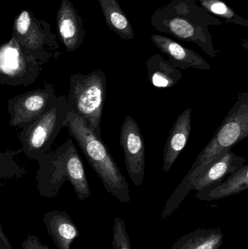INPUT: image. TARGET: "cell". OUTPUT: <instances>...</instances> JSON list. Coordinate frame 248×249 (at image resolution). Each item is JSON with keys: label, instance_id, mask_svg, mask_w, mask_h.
Listing matches in <instances>:
<instances>
[{"label": "cell", "instance_id": "obj_7", "mask_svg": "<svg viewBox=\"0 0 248 249\" xmlns=\"http://www.w3.org/2000/svg\"><path fill=\"white\" fill-rule=\"evenodd\" d=\"M13 37L22 48L38 62L44 65L57 60L62 52L56 35L45 20H39L31 10H22L15 18Z\"/></svg>", "mask_w": 248, "mask_h": 249}, {"label": "cell", "instance_id": "obj_24", "mask_svg": "<svg viewBox=\"0 0 248 249\" xmlns=\"http://www.w3.org/2000/svg\"><path fill=\"white\" fill-rule=\"evenodd\" d=\"M0 249H13L0 223Z\"/></svg>", "mask_w": 248, "mask_h": 249}, {"label": "cell", "instance_id": "obj_21", "mask_svg": "<svg viewBox=\"0 0 248 249\" xmlns=\"http://www.w3.org/2000/svg\"><path fill=\"white\" fill-rule=\"evenodd\" d=\"M22 152L8 150L0 152V178L3 180L17 179L26 174V170L18 163L17 156ZM2 185L0 182V186Z\"/></svg>", "mask_w": 248, "mask_h": 249}, {"label": "cell", "instance_id": "obj_4", "mask_svg": "<svg viewBox=\"0 0 248 249\" xmlns=\"http://www.w3.org/2000/svg\"><path fill=\"white\" fill-rule=\"evenodd\" d=\"M64 127L77 142L107 193L121 203H129V184L101 139L82 117L71 112H68Z\"/></svg>", "mask_w": 248, "mask_h": 249}, {"label": "cell", "instance_id": "obj_10", "mask_svg": "<svg viewBox=\"0 0 248 249\" xmlns=\"http://www.w3.org/2000/svg\"><path fill=\"white\" fill-rule=\"evenodd\" d=\"M120 145L130 178L136 187H140L145 174V144L139 125L131 115L125 117L121 127Z\"/></svg>", "mask_w": 248, "mask_h": 249}, {"label": "cell", "instance_id": "obj_13", "mask_svg": "<svg viewBox=\"0 0 248 249\" xmlns=\"http://www.w3.org/2000/svg\"><path fill=\"white\" fill-rule=\"evenodd\" d=\"M246 162V158L229 150L218 159L213 161L192 181L189 187V193L192 190L200 191L205 187L225 179L238 171Z\"/></svg>", "mask_w": 248, "mask_h": 249}, {"label": "cell", "instance_id": "obj_15", "mask_svg": "<svg viewBox=\"0 0 248 249\" xmlns=\"http://www.w3.org/2000/svg\"><path fill=\"white\" fill-rule=\"evenodd\" d=\"M42 222L58 249H71L74 240L80 236L77 225L66 212L50 211L44 215Z\"/></svg>", "mask_w": 248, "mask_h": 249}, {"label": "cell", "instance_id": "obj_19", "mask_svg": "<svg viewBox=\"0 0 248 249\" xmlns=\"http://www.w3.org/2000/svg\"><path fill=\"white\" fill-rule=\"evenodd\" d=\"M108 28L123 40L134 39L133 28L117 0H99Z\"/></svg>", "mask_w": 248, "mask_h": 249}, {"label": "cell", "instance_id": "obj_1", "mask_svg": "<svg viewBox=\"0 0 248 249\" xmlns=\"http://www.w3.org/2000/svg\"><path fill=\"white\" fill-rule=\"evenodd\" d=\"M248 137V93L237 94L234 106L209 143L198 155L190 170L166 203L162 220L174 213L189 194V187L209 164Z\"/></svg>", "mask_w": 248, "mask_h": 249}, {"label": "cell", "instance_id": "obj_5", "mask_svg": "<svg viewBox=\"0 0 248 249\" xmlns=\"http://www.w3.org/2000/svg\"><path fill=\"white\" fill-rule=\"evenodd\" d=\"M106 93V78L103 70H96L88 74L77 73L70 77L66 96L68 110L82 117L100 138Z\"/></svg>", "mask_w": 248, "mask_h": 249}, {"label": "cell", "instance_id": "obj_11", "mask_svg": "<svg viewBox=\"0 0 248 249\" xmlns=\"http://www.w3.org/2000/svg\"><path fill=\"white\" fill-rule=\"evenodd\" d=\"M57 29L67 52L77 51L84 42V21L70 0H61L56 16Z\"/></svg>", "mask_w": 248, "mask_h": 249}, {"label": "cell", "instance_id": "obj_16", "mask_svg": "<svg viewBox=\"0 0 248 249\" xmlns=\"http://www.w3.org/2000/svg\"><path fill=\"white\" fill-rule=\"evenodd\" d=\"M248 189V165L245 164L225 179L198 191L196 197L204 201H214L239 194Z\"/></svg>", "mask_w": 248, "mask_h": 249}, {"label": "cell", "instance_id": "obj_14", "mask_svg": "<svg viewBox=\"0 0 248 249\" xmlns=\"http://www.w3.org/2000/svg\"><path fill=\"white\" fill-rule=\"evenodd\" d=\"M192 108L187 107L179 115L169 133L164 148L163 171L169 172L186 146L192 130Z\"/></svg>", "mask_w": 248, "mask_h": 249}, {"label": "cell", "instance_id": "obj_2", "mask_svg": "<svg viewBox=\"0 0 248 249\" xmlns=\"http://www.w3.org/2000/svg\"><path fill=\"white\" fill-rule=\"evenodd\" d=\"M150 22L158 32L196 44L211 58H216L220 53L214 48L209 27L221 26L222 21L197 0H170L154 12Z\"/></svg>", "mask_w": 248, "mask_h": 249}, {"label": "cell", "instance_id": "obj_22", "mask_svg": "<svg viewBox=\"0 0 248 249\" xmlns=\"http://www.w3.org/2000/svg\"><path fill=\"white\" fill-rule=\"evenodd\" d=\"M112 247L113 249H132L125 222L119 217L115 219Z\"/></svg>", "mask_w": 248, "mask_h": 249}, {"label": "cell", "instance_id": "obj_18", "mask_svg": "<svg viewBox=\"0 0 248 249\" xmlns=\"http://www.w3.org/2000/svg\"><path fill=\"white\" fill-rule=\"evenodd\" d=\"M224 238L221 228H199L181 237L170 249H219Z\"/></svg>", "mask_w": 248, "mask_h": 249}, {"label": "cell", "instance_id": "obj_3", "mask_svg": "<svg viewBox=\"0 0 248 249\" xmlns=\"http://www.w3.org/2000/svg\"><path fill=\"white\" fill-rule=\"evenodd\" d=\"M36 186L39 196L55 198L65 181L71 183L79 200L91 196L85 170L72 139H68L39 160Z\"/></svg>", "mask_w": 248, "mask_h": 249}, {"label": "cell", "instance_id": "obj_6", "mask_svg": "<svg viewBox=\"0 0 248 249\" xmlns=\"http://www.w3.org/2000/svg\"><path fill=\"white\" fill-rule=\"evenodd\" d=\"M69 112L66 96L57 95L52 107L32 124L22 128L17 139L28 159L39 162L50 151L64 127Z\"/></svg>", "mask_w": 248, "mask_h": 249}, {"label": "cell", "instance_id": "obj_23", "mask_svg": "<svg viewBox=\"0 0 248 249\" xmlns=\"http://www.w3.org/2000/svg\"><path fill=\"white\" fill-rule=\"evenodd\" d=\"M22 249H50L46 244H42L38 237L29 235L21 244Z\"/></svg>", "mask_w": 248, "mask_h": 249}, {"label": "cell", "instance_id": "obj_17", "mask_svg": "<svg viewBox=\"0 0 248 249\" xmlns=\"http://www.w3.org/2000/svg\"><path fill=\"white\" fill-rule=\"evenodd\" d=\"M147 70L149 80L159 89H170L182 80L183 75L180 70L173 67L160 54L151 55L147 60Z\"/></svg>", "mask_w": 248, "mask_h": 249}, {"label": "cell", "instance_id": "obj_9", "mask_svg": "<svg viewBox=\"0 0 248 249\" xmlns=\"http://www.w3.org/2000/svg\"><path fill=\"white\" fill-rule=\"evenodd\" d=\"M57 95L55 86L45 84L42 89L17 95L7 101L10 125L23 128L52 107Z\"/></svg>", "mask_w": 248, "mask_h": 249}, {"label": "cell", "instance_id": "obj_12", "mask_svg": "<svg viewBox=\"0 0 248 249\" xmlns=\"http://www.w3.org/2000/svg\"><path fill=\"white\" fill-rule=\"evenodd\" d=\"M151 39L162 53L167 55V61L178 70L189 68L203 71L211 70V66L203 57L173 39L161 35H152Z\"/></svg>", "mask_w": 248, "mask_h": 249}, {"label": "cell", "instance_id": "obj_8", "mask_svg": "<svg viewBox=\"0 0 248 249\" xmlns=\"http://www.w3.org/2000/svg\"><path fill=\"white\" fill-rule=\"evenodd\" d=\"M42 64L28 54L12 36L0 46V84L29 86L42 71Z\"/></svg>", "mask_w": 248, "mask_h": 249}, {"label": "cell", "instance_id": "obj_20", "mask_svg": "<svg viewBox=\"0 0 248 249\" xmlns=\"http://www.w3.org/2000/svg\"><path fill=\"white\" fill-rule=\"evenodd\" d=\"M204 9L214 16H219L226 21L248 27V20L237 14L232 8L221 0H197Z\"/></svg>", "mask_w": 248, "mask_h": 249}]
</instances>
